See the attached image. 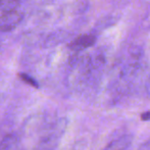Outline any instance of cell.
<instances>
[{
  "instance_id": "6da1fadb",
  "label": "cell",
  "mask_w": 150,
  "mask_h": 150,
  "mask_svg": "<svg viewBox=\"0 0 150 150\" xmlns=\"http://www.w3.org/2000/svg\"><path fill=\"white\" fill-rule=\"evenodd\" d=\"M67 129V120L60 119L49 125L33 150H55Z\"/></svg>"
},
{
  "instance_id": "7a4b0ae2",
  "label": "cell",
  "mask_w": 150,
  "mask_h": 150,
  "mask_svg": "<svg viewBox=\"0 0 150 150\" xmlns=\"http://www.w3.org/2000/svg\"><path fill=\"white\" fill-rule=\"evenodd\" d=\"M23 20V13L18 9L3 13L0 18V31L10 32L16 28Z\"/></svg>"
},
{
  "instance_id": "3957f363",
  "label": "cell",
  "mask_w": 150,
  "mask_h": 150,
  "mask_svg": "<svg viewBox=\"0 0 150 150\" xmlns=\"http://www.w3.org/2000/svg\"><path fill=\"white\" fill-rule=\"evenodd\" d=\"M96 38L93 35H82L80 37L76 38L75 40L69 43V47L71 50L75 51H81V50L87 49V48L91 47L95 44Z\"/></svg>"
},
{
  "instance_id": "277c9868",
  "label": "cell",
  "mask_w": 150,
  "mask_h": 150,
  "mask_svg": "<svg viewBox=\"0 0 150 150\" xmlns=\"http://www.w3.org/2000/svg\"><path fill=\"white\" fill-rule=\"evenodd\" d=\"M131 142H132V137L129 135L122 136L109 143L104 148V150H126L130 146Z\"/></svg>"
},
{
  "instance_id": "5b68a950",
  "label": "cell",
  "mask_w": 150,
  "mask_h": 150,
  "mask_svg": "<svg viewBox=\"0 0 150 150\" xmlns=\"http://www.w3.org/2000/svg\"><path fill=\"white\" fill-rule=\"evenodd\" d=\"M18 141H20V139H18V134H16V133L7 134L0 141V150H12L13 147L18 145Z\"/></svg>"
},
{
  "instance_id": "8992f818",
  "label": "cell",
  "mask_w": 150,
  "mask_h": 150,
  "mask_svg": "<svg viewBox=\"0 0 150 150\" xmlns=\"http://www.w3.org/2000/svg\"><path fill=\"white\" fill-rule=\"evenodd\" d=\"M21 0H0V13L16 10L20 5Z\"/></svg>"
},
{
  "instance_id": "52a82bcc",
  "label": "cell",
  "mask_w": 150,
  "mask_h": 150,
  "mask_svg": "<svg viewBox=\"0 0 150 150\" xmlns=\"http://www.w3.org/2000/svg\"><path fill=\"white\" fill-rule=\"evenodd\" d=\"M20 77H21V79H22L23 81L26 82V83L29 84V85L34 86V87H38L37 82H36L35 80L31 77V76L27 75V74H20Z\"/></svg>"
},
{
  "instance_id": "ba28073f",
  "label": "cell",
  "mask_w": 150,
  "mask_h": 150,
  "mask_svg": "<svg viewBox=\"0 0 150 150\" xmlns=\"http://www.w3.org/2000/svg\"><path fill=\"white\" fill-rule=\"evenodd\" d=\"M141 119L143 120H150V111H146L141 115Z\"/></svg>"
}]
</instances>
